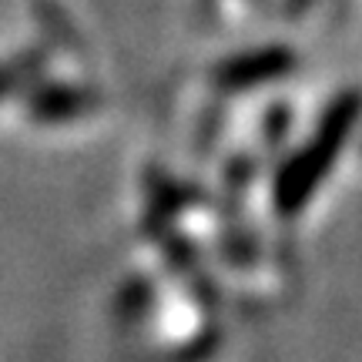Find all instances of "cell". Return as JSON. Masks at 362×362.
<instances>
[{
	"mask_svg": "<svg viewBox=\"0 0 362 362\" xmlns=\"http://www.w3.org/2000/svg\"><path fill=\"white\" fill-rule=\"evenodd\" d=\"M34 64H37V57H17V61L0 64V101H4L7 94H13V90L34 74Z\"/></svg>",
	"mask_w": 362,
	"mask_h": 362,
	"instance_id": "277c9868",
	"label": "cell"
},
{
	"mask_svg": "<svg viewBox=\"0 0 362 362\" xmlns=\"http://www.w3.org/2000/svg\"><path fill=\"white\" fill-rule=\"evenodd\" d=\"M288 71H292V54L285 47H262V51H248L225 61L218 67V84L228 90L259 88V84L279 81Z\"/></svg>",
	"mask_w": 362,
	"mask_h": 362,
	"instance_id": "7a4b0ae2",
	"label": "cell"
},
{
	"mask_svg": "<svg viewBox=\"0 0 362 362\" xmlns=\"http://www.w3.org/2000/svg\"><path fill=\"white\" fill-rule=\"evenodd\" d=\"M362 115V98L356 90L339 94L336 101L325 107L319 128L309 134V141L302 144V151L292 155L282 165L272 198H275V211L279 215H298L302 208L309 205V198L315 194V188L325 181V175L332 171L339 151L346 138L352 134L356 121Z\"/></svg>",
	"mask_w": 362,
	"mask_h": 362,
	"instance_id": "6da1fadb",
	"label": "cell"
},
{
	"mask_svg": "<svg viewBox=\"0 0 362 362\" xmlns=\"http://www.w3.org/2000/svg\"><path fill=\"white\" fill-rule=\"evenodd\" d=\"M94 107V94L84 88H67V84H51L30 94L27 111L40 124H64L71 117H81Z\"/></svg>",
	"mask_w": 362,
	"mask_h": 362,
	"instance_id": "3957f363",
	"label": "cell"
}]
</instances>
